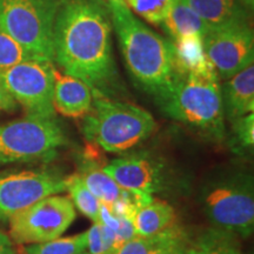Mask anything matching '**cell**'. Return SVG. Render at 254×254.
Returning <instances> with one entry per match:
<instances>
[{
  "label": "cell",
  "mask_w": 254,
  "mask_h": 254,
  "mask_svg": "<svg viewBox=\"0 0 254 254\" xmlns=\"http://www.w3.org/2000/svg\"><path fill=\"white\" fill-rule=\"evenodd\" d=\"M112 28L105 0H65L53 34V62L64 74L107 97L118 87Z\"/></svg>",
  "instance_id": "6da1fadb"
},
{
  "label": "cell",
  "mask_w": 254,
  "mask_h": 254,
  "mask_svg": "<svg viewBox=\"0 0 254 254\" xmlns=\"http://www.w3.org/2000/svg\"><path fill=\"white\" fill-rule=\"evenodd\" d=\"M107 6L120 51L133 80L154 98L164 94L179 77L174 66L171 41L139 20L125 0L109 1Z\"/></svg>",
  "instance_id": "7a4b0ae2"
},
{
  "label": "cell",
  "mask_w": 254,
  "mask_h": 254,
  "mask_svg": "<svg viewBox=\"0 0 254 254\" xmlns=\"http://www.w3.org/2000/svg\"><path fill=\"white\" fill-rule=\"evenodd\" d=\"M165 116L215 141L226 135L221 86L213 66L179 75L170 90L155 98Z\"/></svg>",
  "instance_id": "3957f363"
},
{
  "label": "cell",
  "mask_w": 254,
  "mask_h": 254,
  "mask_svg": "<svg viewBox=\"0 0 254 254\" xmlns=\"http://www.w3.org/2000/svg\"><path fill=\"white\" fill-rule=\"evenodd\" d=\"M155 120L147 111L131 103L111 99L93 92V103L82 118V133L104 151L125 153L150 138Z\"/></svg>",
  "instance_id": "277c9868"
},
{
  "label": "cell",
  "mask_w": 254,
  "mask_h": 254,
  "mask_svg": "<svg viewBox=\"0 0 254 254\" xmlns=\"http://www.w3.org/2000/svg\"><path fill=\"white\" fill-rule=\"evenodd\" d=\"M200 201L214 228L244 238L253 233L254 186L249 172L232 171L208 180Z\"/></svg>",
  "instance_id": "5b68a950"
},
{
  "label": "cell",
  "mask_w": 254,
  "mask_h": 254,
  "mask_svg": "<svg viewBox=\"0 0 254 254\" xmlns=\"http://www.w3.org/2000/svg\"><path fill=\"white\" fill-rule=\"evenodd\" d=\"M66 145L67 138L56 117L26 116L0 124V167L50 161Z\"/></svg>",
  "instance_id": "8992f818"
},
{
  "label": "cell",
  "mask_w": 254,
  "mask_h": 254,
  "mask_svg": "<svg viewBox=\"0 0 254 254\" xmlns=\"http://www.w3.org/2000/svg\"><path fill=\"white\" fill-rule=\"evenodd\" d=\"M64 1L0 0V26L36 58L53 63V34Z\"/></svg>",
  "instance_id": "52a82bcc"
},
{
  "label": "cell",
  "mask_w": 254,
  "mask_h": 254,
  "mask_svg": "<svg viewBox=\"0 0 254 254\" xmlns=\"http://www.w3.org/2000/svg\"><path fill=\"white\" fill-rule=\"evenodd\" d=\"M75 217L74 205L67 196L49 195L9 219V236L19 245L47 243L67 231Z\"/></svg>",
  "instance_id": "ba28073f"
},
{
  "label": "cell",
  "mask_w": 254,
  "mask_h": 254,
  "mask_svg": "<svg viewBox=\"0 0 254 254\" xmlns=\"http://www.w3.org/2000/svg\"><path fill=\"white\" fill-rule=\"evenodd\" d=\"M55 69L51 62L32 59L0 69V81L27 116L55 118Z\"/></svg>",
  "instance_id": "9c48e42d"
},
{
  "label": "cell",
  "mask_w": 254,
  "mask_h": 254,
  "mask_svg": "<svg viewBox=\"0 0 254 254\" xmlns=\"http://www.w3.org/2000/svg\"><path fill=\"white\" fill-rule=\"evenodd\" d=\"M104 170L122 189L151 195L173 190L178 182L164 159L145 151L124 154Z\"/></svg>",
  "instance_id": "30bf717a"
},
{
  "label": "cell",
  "mask_w": 254,
  "mask_h": 254,
  "mask_svg": "<svg viewBox=\"0 0 254 254\" xmlns=\"http://www.w3.org/2000/svg\"><path fill=\"white\" fill-rule=\"evenodd\" d=\"M65 178L53 171L0 172V221L9 220L45 196L65 190Z\"/></svg>",
  "instance_id": "8fae6325"
},
{
  "label": "cell",
  "mask_w": 254,
  "mask_h": 254,
  "mask_svg": "<svg viewBox=\"0 0 254 254\" xmlns=\"http://www.w3.org/2000/svg\"><path fill=\"white\" fill-rule=\"evenodd\" d=\"M204 49L219 78L233 77L253 64L254 36L250 21L208 30Z\"/></svg>",
  "instance_id": "7c38bea8"
},
{
  "label": "cell",
  "mask_w": 254,
  "mask_h": 254,
  "mask_svg": "<svg viewBox=\"0 0 254 254\" xmlns=\"http://www.w3.org/2000/svg\"><path fill=\"white\" fill-rule=\"evenodd\" d=\"M93 103V91L80 79L55 69L53 107L68 118H84Z\"/></svg>",
  "instance_id": "4fadbf2b"
},
{
  "label": "cell",
  "mask_w": 254,
  "mask_h": 254,
  "mask_svg": "<svg viewBox=\"0 0 254 254\" xmlns=\"http://www.w3.org/2000/svg\"><path fill=\"white\" fill-rule=\"evenodd\" d=\"M222 106L225 117L232 120L254 110V66H247L233 77L227 79L221 87Z\"/></svg>",
  "instance_id": "5bb4252c"
},
{
  "label": "cell",
  "mask_w": 254,
  "mask_h": 254,
  "mask_svg": "<svg viewBox=\"0 0 254 254\" xmlns=\"http://www.w3.org/2000/svg\"><path fill=\"white\" fill-rule=\"evenodd\" d=\"M189 237L185 231L173 225L151 237H133L126 241L116 254H172L185 247Z\"/></svg>",
  "instance_id": "9a60e30c"
},
{
  "label": "cell",
  "mask_w": 254,
  "mask_h": 254,
  "mask_svg": "<svg viewBox=\"0 0 254 254\" xmlns=\"http://www.w3.org/2000/svg\"><path fill=\"white\" fill-rule=\"evenodd\" d=\"M208 30L249 21V12L241 0H186Z\"/></svg>",
  "instance_id": "2e32d148"
},
{
  "label": "cell",
  "mask_w": 254,
  "mask_h": 254,
  "mask_svg": "<svg viewBox=\"0 0 254 254\" xmlns=\"http://www.w3.org/2000/svg\"><path fill=\"white\" fill-rule=\"evenodd\" d=\"M161 25L173 40L187 36L204 38L208 32L207 25L186 0H174Z\"/></svg>",
  "instance_id": "e0dca14e"
},
{
  "label": "cell",
  "mask_w": 254,
  "mask_h": 254,
  "mask_svg": "<svg viewBox=\"0 0 254 254\" xmlns=\"http://www.w3.org/2000/svg\"><path fill=\"white\" fill-rule=\"evenodd\" d=\"M176 220L174 208L164 200L153 199L138 208L133 217L134 233L138 237H151L172 227Z\"/></svg>",
  "instance_id": "ac0fdd59"
},
{
  "label": "cell",
  "mask_w": 254,
  "mask_h": 254,
  "mask_svg": "<svg viewBox=\"0 0 254 254\" xmlns=\"http://www.w3.org/2000/svg\"><path fill=\"white\" fill-rule=\"evenodd\" d=\"M174 66L179 75L192 72H201L212 65L205 55L204 38L187 36L171 41Z\"/></svg>",
  "instance_id": "d6986e66"
},
{
  "label": "cell",
  "mask_w": 254,
  "mask_h": 254,
  "mask_svg": "<svg viewBox=\"0 0 254 254\" xmlns=\"http://www.w3.org/2000/svg\"><path fill=\"white\" fill-rule=\"evenodd\" d=\"M79 176L92 194L105 205H112L123 195L124 189L105 172L104 167L92 163L91 160H86L85 164L81 165Z\"/></svg>",
  "instance_id": "ffe728a7"
},
{
  "label": "cell",
  "mask_w": 254,
  "mask_h": 254,
  "mask_svg": "<svg viewBox=\"0 0 254 254\" xmlns=\"http://www.w3.org/2000/svg\"><path fill=\"white\" fill-rule=\"evenodd\" d=\"M185 254H243L236 236L228 232L209 228L193 241H189Z\"/></svg>",
  "instance_id": "44dd1931"
},
{
  "label": "cell",
  "mask_w": 254,
  "mask_h": 254,
  "mask_svg": "<svg viewBox=\"0 0 254 254\" xmlns=\"http://www.w3.org/2000/svg\"><path fill=\"white\" fill-rule=\"evenodd\" d=\"M65 190H68L74 207H77L85 217L90 218L94 224L100 222V201L92 194L79 173L65 178Z\"/></svg>",
  "instance_id": "7402d4cb"
},
{
  "label": "cell",
  "mask_w": 254,
  "mask_h": 254,
  "mask_svg": "<svg viewBox=\"0 0 254 254\" xmlns=\"http://www.w3.org/2000/svg\"><path fill=\"white\" fill-rule=\"evenodd\" d=\"M87 250L86 232L73 237L57 238L47 243L25 247L26 254H81Z\"/></svg>",
  "instance_id": "603a6c76"
},
{
  "label": "cell",
  "mask_w": 254,
  "mask_h": 254,
  "mask_svg": "<svg viewBox=\"0 0 254 254\" xmlns=\"http://www.w3.org/2000/svg\"><path fill=\"white\" fill-rule=\"evenodd\" d=\"M38 59L12 38L0 26V69L11 67L19 63Z\"/></svg>",
  "instance_id": "cb8c5ba5"
},
{
  "label": "cell",
  "mask_w": 254,
  "mask_h": 254,
  "mask_svg": "<svg viewBox=\"0 0 254 254\" xmlns=\"http://www.w3.org/2000/svg\"><path fill=\"white\" fill-rule=\"evenodd\" d=\"M129 9L153 25H161L174 0H125Z\"/></svg>",
  "instance_id": "d4e9b609"
},
{
  "label": "cell",
  "mask_w": 254,
  "mask_h": 254,
  "mask_svg": "<svg viewBox=\"0 0 254 254\" xmlns=\"http://www.w3.org/2000/svg\"><path fill=\"white\" fill-rule=\"evenodd\" d=\"M232 148L243 153L252 151L254 145V114L250 113L232 120Z\"/></svg>",
  "instance_id": "484cf974"
},
{
  "label": "cell",
  "mask_w": 254,
  "mask_h": 254,
  "mask_svg": "<svg viewBox=\"0 0 254 254\" xmlns=\"http://www.w3.org/2000/svg\"><path fill=\"white\" fill-rule=\"evenodd\" d=\"M88 254H105L101 224L95 222L90 230L86 231Z\"/></svg>",
  "instance_id": "4316f807"
},
{
  "label": "cell",
  "mask_w": 254,
  "mask_h": 254,
  "mask_svg": "<svg viewBox=\"0 0 254 254\" xmlns=\"http://www.w3.org/2000/svg\"><path fill=\"white\" fill-rule=\"evenodd\" d=\"M18 109V103L0 81V112H13Z\"/></svg>",
  "instance_id": "83f0119b"
},
{
  "label": "cell",
  "mask_w": 254,
  "mask_h": 254,
  "mask_svg": "<svg viewBox=\"0 0 254 254\" xmlns=\"http://www.w3.org/2000/svg\"><path fill=\"white\" fill-rule=\"evenodd\" d=\"M0 254H17L12 245L11 238L2 232H0Z\"/></svg>",
  "instance_id": "f1b7e54d"
},
{
  "label": "cell",
  "mask_w": 254,
  "mask_h": 254,
  "mask_svg": "<svg viewBox=\"0 0 254 254\" xmlns=\"http://www.w3.org/2000/svg\"><path fill=\"white\" fill-rule=\"evenodd\" d=\"M241 2H243L246 8H253L254 0H241Z\"/></svg>",
  "instance_id": "f546056e"
},
{
  "label": "cell",
  "mask_w": 254,
  "mask_h": 254,
  "mask_svg": "<svg viewBox=\"0 0 254 254\" xmlns=\"http://www.w3.org/2000/svg\"><path fill=\"white\" fill-rule=\"evenodd\" d=\"M185 247H186V246H185ZM185 247H183V249L176 251V252L172 253V254H185Z\"/></svg>",
  "instance_id": "4dcf8cb0"
},
{
  "label": "cell",
  "mask_w": 254,
  "mask_h": 254,
  "mask_svg": "<svg viewBox=\"0 0 254 254\" xmlns=\"http://www.w3.org/2000/svg\"><path fill=\"white\" fill-rule=\"evenodd\" d=\"M109 1H114V0H106V2H109Z\"/></svg>",
  "instance_id": "1f68e13d"
},
{
  "label": "cell",
  "mask_w": 254,
  "mask_h": 254,
  "mask_svg": "<svg viewBox=\"0 0 254 254\" xmlns=\"http://www.w3.org/2000/svg\"><path fill=\"white\" fill-rule=\"evenodd\" d=\"M81 254H88V253H86V252H84V253H81Z\"/></svg>",
  "instance_id": "d6a6232c"
}]
</instances>
